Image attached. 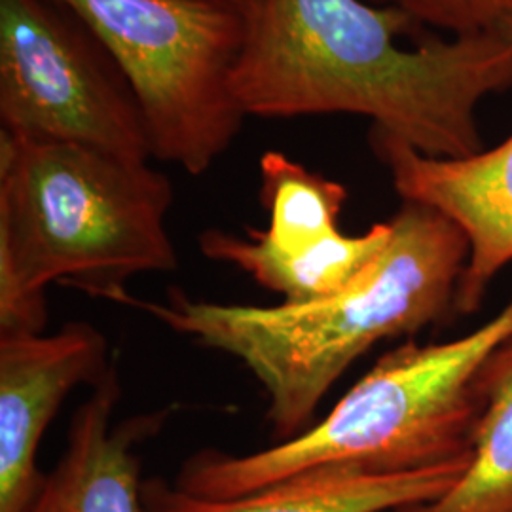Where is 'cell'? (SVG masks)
Wrapping results in <instances>:
<instances>
[{"label": "cell", "instance_id": "1", "mask_svg": "<svg viewBox=\"0 0 512 512\" xmlns=\"http://www.w3.org/2000/svg\"><path fill=\"white\" fill-rule=\"evenodd\" d=\"M234 93L245 116L357 114L421 154L484 150L478 105L512 88V42L497 29L404 46L420 29L368 0H247Z\"/></svg>", "mask_w": 512, "mask_h": 512}, {"label": "cell", "instance_id": "2", "mask_svg": "<svg viewBox=\"0 0 512 512\" xmlns=\"http://www.w3.org/2000/svg\"><path fill=\"white\" fill-rule=\"evenodd\" d=\"M391 238L342 291L279 306L126 294L118 304L145 311L183 336L247 366L268 393V420L283 440L304 431L330 387L353 361L385 338L412 334L454 308L469 245L454 222L403 202Z\"/></svg>", "mask_w": 512, "mask_h": 512}, {"label": "cell", "instance_id": "3", "mask_svg": "<svg viewBox=\"0 0 512 512\" xmlns=\"http://www.w3.org/2000/svg\"><path fill=\"white\" fill-rule=\"evenodd\" d=\"M169 177L76 143L0 133V336L46 327V287L120 302L131 277L179 264Z\"/></svg>", "mask_w": 512, "mask_h": 512}, {"label": "cell", "instance_id": "4", "mask_svg": "<svg viewBox=\"0 0 512 512\" xmlns=\"http://www.w3.org/2000/svg\"><path fill=\"white\" fill-rule=\"evenodd\" d=\"M511 338L512 300L456 340L406 342L384 355L319 423L255 454L194 456L177 488L202 499H232L317 469L406 473L469 461L488 366Z\"/></svg>", "mask_w": 512, "mask_h": 512}, {"label": "cell", "instance_id": "5", "mask_svg": "<svg viewBox=\"0 0 512 512\" xmlns=\"http://www.w3.org/2000/svg\"><path fill=\"white\" fill-rule=\"evenodd\" d=\"M114 57L141 105L152 158L203 175L247 118L234 93L243 12L220 0H61Z\"/></svg>", "mask_w": 512, "mask_h": 512}, {"label": "cell", "instance_id": "6", "mask_svg": "<svg viewBox=\"0 0 512 512\" xmlns=\"http://www.w3.org/2000/svg\"><path fill=\"white\" fill-rule=\"evenodd\" d=\"M0 126L21 139L152 158L126 74L61 0H0Z\"/></svg>", "mask_w": 512, "mask_h": 512}, {"label": "cell", "instance_id": "7", "mask_svg": "<svg viewBox=\"0 0 512 512\" xmlns=\"http://www.w3.org/2000/svg\"><path fill=\"white\" fill-rule=\"evenodd\" d=\"M370 145L403 202L437 211L467 239L454 310L475 313L495 275L512 262V133L495 148L461 158L421 154L376 128Z\"/></svg>", "mask_w": 512, "mask_h": 512}, {"label": "cell", "instance_id": "8", "mask_svg": "<svg viewBox=\"0 0 512 512\" xmlns=\"http://www.w3.org/2000/svg\"><path fill=\"white\" fill-rule=\"evenodd\" d=\"M109 368L107 342L88 323L0 336V512L31 509L46 478L37 458L50 421L71 391Z\"/></svg>", "mask_w": 512, "mask_h": 512}, {"label": "cell", "instance_id": "9", "mask_svg": "<svg viewBox=\"0 0 512 512\" xmlns=\"http://www.w3.org/2000/svg\"><path fill=\"white\" fill-rule=\"evenodd\" d=\"M118 403L109 368L74 412L67 448L27 512H147L135 446L158 431L162 416L116 421Z\"/></svg>", "mask_w": 512, "mask_h": 512}, {"label": "cell", "instance_id": "10", "mask_svg": "<svg viewBox=\"0 0 512 512\" xmlns=\"http://www.w3.org/2000/svg\"><path fill=\"white\" fill-rule=\"evenodd\" d=\"M469 461L406 473L317 469L232 499L194 497L160 480L147 482L143 494L147 512H395L446 494Z\"/></svg>", "mask_w": 512, "mask_h": 512}, {"label": "cell", "instance_id": "11", "mask_svg": "<svg viewBox=\"0 0 512 512\" xmlns=\"http://www.w3.org/2000/svg\"><path fill=\"white\" fill-rule=\"evenodd\" d=\"M260 200L270 215L266 230H249L247 238L205 230L200 236L203 255L239 270L253 262L306 255L340 232L338 219L348 190L283 152L270 150L260 158Z\"/></svg>", "mask_w": 512, "mask_h": 512}, {"label": "cell", "instance_id": "12", "mask_svg": "<svg viewBox=\"0 0 512 512\" xmlns=\"http://www.w3.org/2000/svg\"><path fill=\"white\" fill-rule=\"evenodd\" d=\"M395 512H512V338L495 351L469 467L433 501Z\"/></svg>", "mask_w": 512, "mask_h": 512}, {"label": "cell", "instance_id": "13", "mask_svg": "<svg viewBox=\"0 0 512 512\" xmlns=\"http://www.w3.org/2000/svg\"><path fill=\"white\" fill-rule=\"evenodd\" d=\"M397 8L421 27H433L450 37L490 33L503 27L512 14V0H368Z\"/></svg>", "mask_w": 512, "mask_h": 512}, {"label": "cell", "instance_id": "14", "mask_svg": "<svg viewBox=\"0 0 512 512\" xmlns=\"http://www.w3.org/2000/svg\"><path fill=\"white\" fill-rule=\"evenodd\" d=\"M501 31L509 37V40L512 42V14L509 18L505 19V23H503V27H501Z\"/></svg>", "mask_w": 512, "mask_h": 512}, {"label": "cell", "instance_id": "15", "mask_svg": "<svg viewBox=\"0 0 512 512\" xmlns=\"http://www.w3.org/2000/svg\"><path fill=\"white\" fill-rule=\"evenodd\" d=\"M220 2H226V4H232V6H236L239 8L241 12L245 10V4H247V0H220Z\"/></svg>", "mask_w": 512, "mask_h": 512}]
</instances>
